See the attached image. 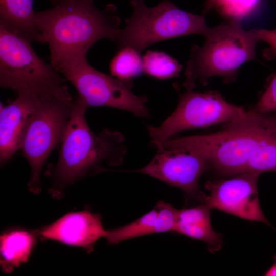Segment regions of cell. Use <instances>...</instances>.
I'll use <instances>...</instances> for the list:
<instances>
[{
	"mask_svg": "<svg viewBox=\"0 0 276 276\" xmlns=\"http://www.w3.org/2000/svg\"><path fill=\"white\" fill-rule=\"evenodd\" d=\"M131 15L115 41L117 49L130 47L141 52L161 41L193 34L204 35L209 27L203 15H196L162 0L148 7L144 0H130Z\"/></svg>",
	"mask_w": 276,
	"mask_h": 276,
	"instance_id": "5b68a950",
	"label": "cell"
},
{
	"mask_svg": "<svg viewBox=\"0 0 276 276\" xmlns=\"http://www.w3.org/2000/svg\"><path fill=\"white\" fill-rule=\"evenodd\" d=\"M36 105L20 150L31 168L28 190L41 191L42 169L53 150L60 143L73 107L72 96L34 95Z\"/></svg>",
	"mask_w": 276,
	"mask_h": 276,
	"instance_id": "52a82bcc",
	"label": "cell"
},
{
	"mask_svg": "<svg viewBox=\"0 0 276 276\" xmlns=\"http://www.w3.org/2000/svg\"><path fill=\"white\" fill-rule=\"evenodd\" d=\"M0 27L31 43H44L36 24L33 0H0Z\"/></svg>",
	"mask_w": 276,
	"mask_h": 276,
	"instance_id": "9a60e30c",
	"label": "cell"
},
{
	"mask_svg": "<svg viewBox=\"0 0 276 276\" xmlns=\"http://www.w3.org/2000/svg\"><path fill=\"white\" fill-rule=\"evenodd\" d=\"M88 108L77 97L60 142L59 158L50 167L49 192L60 198L66 187L85 176L108 170L106 165L118 166L126 154L123 135L104 129L97 134L90 128L85 117Z\"/></svg>",
	"mask_w": 276,
	"mask_h": 276,
	"instance_id": "7a4b0ae2",
	"label": "cell"
},
{
	"mask_svg": "<svg viewBox=\"0 0 276 276\" xmlns=\"http://www.w3.org/2000/svg\"><path fill=\"white\" fill-rule=\"evenodd\" d=\"M276 171V113L267 114L261 137L247 163L245 172L261 174Z\"/></svg>",
	"mask_w": 276,
	"mask_h": 276,
	"instance_id": "ac0fdd59",
	"label": "cell"
},
{
	"mask_svg": "<svg viewBox=\"0 0 276 276\" xmlns=\"http://www.w3.org/2000/svg\"><path fill=\"white\" fill-rule=\"evenodd\" d=\"M143 61L144 73L159 80L178 77L182 68L177 60L163 51L149 50Z\"/></svg>",
	"mask_w": 276,
	"mask_h": 276,
	"instance_id": "ffe728a7",
	"label": "cell"
},
{
	"mask_svg": "<svg viewBox=\"0 0 276 276\" xmlns=\"http://www.w3.org/2000/svg\"><path fill=\"white\" fill-rule=\"evenodd\" d=\"M174 232L206 243L211 252L219 250L222 244L221 235L212 228L210 209L205 204L178 210Z\"/></svg>",
	"mask_w": 276,
	"mask_h": 276,
	"instance_id": "e0dca14e",
	"label": "cell"
},
{
	"mask_svg": "<svg viewBox=\"0 0 276 276\" xmlns=\"http://www.w3.org/2000/svg\"><path fill=\"white\" fill-rule=\"evenodd\" d=\"M211 168L201 155L188 150H158L145 166L134 170L182 190L188 197L202 201L204 194L200 190L199 180Z\"/></svg>",
	"mask_w": 276,
	"mask_h": 276,
	"instance_id": "8fae6325",
	"label": "cell"
},
{
	"mask_svg": "<svg viewBox=\"0 0 276 276\" xmlns=\"http://www.w3.org/2000/svg\"><path fill=\"white\" fill-rule=\"evenodd\" d=\"M204 36L202 46L191 48L185 71L187 90H193L198 82L205 85L215 76L227 83L235 80L239 68L255 59L259 41L252 30H244L236 21L209 27Z\"/></svg>",
	"mask_w": 276,
	"mask_h": 276,
	"instance_id": "277c9868",
	"label": "cell"
},
{
	"mask_svg": "<svg viewBox=\"0 0 276 276\" xmlns=\"http://www.w3.org/2000/svg\"><path fill=\"white\" fill-rule=\"evenodd\" d=\"M259 40L267 43L268 48L263 51L264 56L269 60H276V29H253Z\"/></svg>",
	"mask_w": 276,
	"mask_h": 276,
	"instance_id": "603a6c76",
	"label": "cell"
},
{
	"mask_svg": "<svg viewBox=\"0 0 276 276\" xmlns=\"http://www.w3.org/2000/svg\"><path fill=\"white\" fill-rule=\"evenodd\" d=\"M260 174L245 172L228 179L207 181L209 192L202 202L210 209H217L242 219L270 225L260 207L257 182Z\"/></svg>",
	"mask_w": 276,
	"mask_h": 276,
	"instance_id": "30bf717a",
	"label": "cell"
},
{
	"mask_svg": "<svg viewBox=\"0 0 276 276\" xmlns=\"http://www.w3.org/2000/svg\"><path fill=\"white\" fill-rule=\"evenodd\" d=\"M76 89L79 100L87 108L108 107L147 118V99L132 91V81L122 80L91 66L86 56L70 60L57 70Z\"/></svg>",
	"mask_w": 276,
	"mask_h": 276,
	"instance_id": "ba28073f",
	"label": "cell"
},
{
	"mask_svg": "<svg viewBox=\"0 0 276 276\" xmlns=\"http://www.w3.org/2000/svg\"><path fill=\"white\" fill-rule=\"evenodd\" d=\"M265 275L276 276V262L266 272Z\"/></svg>",
	"mask_w": 276,
	"mask_h": 276,
	"instance_id": "d4e9b609",
	"label": "cell"
},
{
	"mask_svg": "<svg viewBox=\"0 0 276 276\" xmlns=\"http://www.w3.org/2000/svg\"><path fill=\"white\" fill-rule=\"evenodd\" d=\"M254 110L261 113H276V74L270 79Z\"/></svg>",
	"mask_w": 276,
	"mask_h": 276,
	"instance_id": "7402d4cb",
	"label": "cell"
},
{
	"mask_svg": "<svg viewBox=\"0 0 276 276\" xmlns=\"http://www.w3.org/2000/svg\"><path fill=\"white\" fill-rule=\"evenodd\" d=\"M117 49L109 64L112 76L122 80L132 81L144 73L143 57L140 52L130 47Z\"/></svg>",
	"mask_w": 276,
	"mask_h": 276,
	"instance_id": "d6986e66",
	"label": "cell"
},
{
	"mask_svg": "<svg viewBox=\"0 0 276 276\" xmlns=\"http://www.w3.org/2000/svg\"><path fill=\"white\" fill-rule=\"evenodd\" d=\"M38 237L35 230L13 227L4 231L0 237V264L2 271L12 273L31 257Z\"/></svg>",
	"mask_w": 276,
	"mask_h": 276,
	"instance_id": "2e32d148",
	"label": "cell"
},
{
	"mask_svg": "<svg viewBox=\"0 0 276 276\" xmlns=\"http://www.w3.org/2000/svg\"><path fill=\"white\" fill-rule=\"evenodd\" d=\"M247 112L243 107L228 103L216 91L187 90L180 95L175 111L161 125L147 126L151 145L162 143L186 130L237 121Z\"/></svg>",
	"mask_w": 276,
	"mask_h": 276,
	"instance_id": "9c48e42d",
	"label": "cell"
},
{
	"mask_svg": "<svg viewBox=\"0 0 276 276\" xmlns=\"http://www.w3.org/2000/svg\"><path fill=\"white\" fill-rule=\"evenodd\" d=\"M49 1L53 5V6H55L63 1H67V0H49Z\"/></svg>",
	"mask_w": 276,
	"mask_h": 276,
	"instance_id": "484cf974",
	"label": "cell"
},
{
	"mask_svg": "<svg viewBox=\"0 0 276 276\" xmlns=\"http://www.w3.org/2000/svg\"><path fill=\"white\" fill-rule=\"evenodd\" d=\"M16 98L6 106L1 105L0 163H7L20 149L29 121L35 110L34 95L17 93Z\"/></svg>",
	"mask_w": 276,
	"mask_h": 276,
	"instance_id": "4fadbf2b",
	"label": "cell"
},
{
	"mask_svg": "<svg viewBox=\"0 0 276 276\" xmlns=\"http://www.w3.org/2000/svg\"><path fill=\"white\" fill-rule=\"evenodd\" d=\"M178 209L163 201L136 220L107 230L106 239L110 245L136 237L156 233L174 232Z\"/></svg>",
	"mask_w": 276,
	"mask_h": 276,
	"instance_id": "5bb4252c",
	"label": "cell"
},
{
	"mask_svg": "<svg viewBox=\"0 0 276 276\" xmlns=\"http://www.w3.org/2000/svg\"><path fill=\"white\" fill-rule=\"evenodd\" d=\"M214 0H206L204 4V7L203 10L202 15H205L211 10H213V5Z\"/></svg>",
	"mask_w": 276,
	"mask_h": 276,
	"instance_id": "cb8c5ba5",
	"label": "cell"
},
{
	"mask_svg": "<svg viewBox=\"0 0 276 276\" xmlns=\"http://www.w3.org/2000/svg\"><path fill=\"white\" fill-rule=\"evenodd\" d=\"M262 0H214L213 9L227 21L241 22L254 13Z\"/></svg>",
	"mask_w": 276,
	"mask_h": 276,
	"instance_id": "44dd1931",
	"label": "cell"
},
{
	"mask_svg": "<svg viewBox=\"0 0 276 276\" xmlns=\"http://www.w3.org/2000/svg\"><path fill=\"white\" fill-rule=\"evenodd\" d=\"M31 42L0 27V85L36 96H72L65 79L35 52Z\"/></svg>",
	"mask_w": 276,
	"mask_h": 276,
	"instance_id": "8992f818",
	"label": "cell"
},
{
	"mask_svg": "<svg viewBox=\"0 0 276 276\" xmlns=\"http://www.w3.org/2000/svg\"><path fill=\"white\" fill-rule=\"evenodd\" d=\"M94 0H67L35 12V21L50 50V64L57 71L64 62L86 56L98 40L116 41L121 28L117 8H97Z\"/></svg>",
	"mask_w": 276,
	"mask_h": 276,
	"instance_id": "6da1fadb",
	"label": "cell"
},
{
	"mask_svg": "<svg viewBox=\"0 0 276 276\" xmlns=\"http://www.w3.org/2000/svg\"><path fill=\"white\" fill-rule=\"evenodd\" d=\"M35 231L42 240L81 247L88 253L94 251L96 242L105 238L107 233L100 215L88 209L69 212Z\"/></svg>",
	"mask_w": 276,
	"mask_h": 276,
	"instance_id": "7c38bea8",
	"label": "cell"
},
{
	"mask_svg": "<svg viewBox=\"0 0 276 276\" xmlns=\"http://www.w3.org/2000/svg\"><path fill=\"white\" fill-rule=\"evenodd\" d=\"M267 115L249 110L245 117L226 123L218 132L170 138L153 147L157 150L182 149L196 153L218 173L234 176L245 172L261 137Z\"/></svg>",
	"mask_w": 276,
	"mask_h": 276,
	"instance_id": "3957f363",
	"label": "cell"
}]
</instances>
